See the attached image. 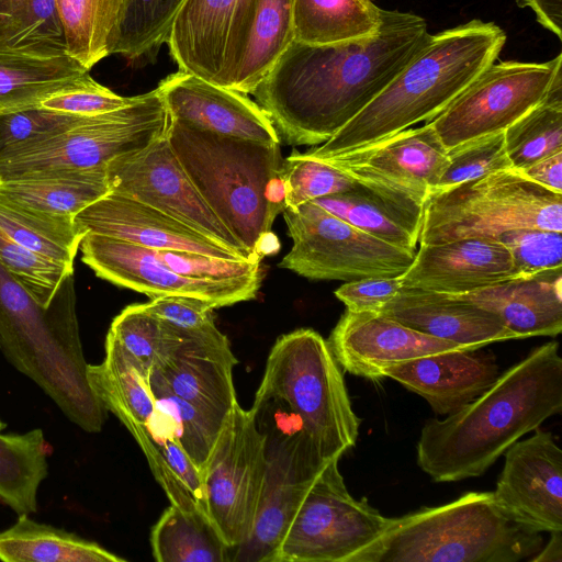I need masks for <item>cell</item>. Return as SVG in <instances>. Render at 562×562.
Wrapping results in <instances>:
<instances>
[{
    "label": "cell",
    "instance_id": "cell-4",
    "mask_svg": "<svg viewBox=\"0 0 562 562\" xmlns=\"http://www.w3.org/2000/svg\"><path fill=\"white\" fill-rule=\"evenodd\" d=\"M167 137L209 207L252 260L278 251L271 227L286 209L280 144L221 135L172 119Z\"/></svg>",
    "mask_w": 562,
    "mask_h": 562
},
{
    "label": "cell",
    "instance_id": "cell-6",
    "mask_svg": "<svg viewBox=\"0 0 562 562\" xmlns=\"http://www.w3.org/2000/svg\"><path fill=\"white\" fill-rule=\"evenodd\" d=\"M251 411L271 415L269 422L255 419L261 430L302 432L325 462L339 460L359 436L340 366L328 342L308 328L277 339Z\"/></svg>",
    "mask_w": 562,
    "mask_h": 562
},
{
    "label": "cell",
    "instance_id": "cell-10",
    "mask_svg": "<svg viewBox=\"0 0 562 562\" xmlns=\"http://www.w3.org/2000/svg\"><path fill=\"white\" fill-rule=\"evenodd\" d=\"M393 518L347 490L338 459L328 461L305 494L276 562H362Z\"/></svg>",
    "mask_w": 562,
    "mask_h": 562
},
{
    "label": "cell",
    "instance_id": "cell-17",
    "mask_svg": "<svg viewBox=\"0 0 562 562\" xmlns=\"http://www.w3.org/2000/svg\"><path fill=\"white\" fill-rule=\"evenodd\" d=\"M79 248L82 261L99 278L153 299L193 296L218 308L255 299L262 280L210 281L184 277L165 265L155 249L95 233H87Z\"/></svg>",
    "mask_w": 562,
    "mask_h": 562
},
{
    "label": "cell",
    "instance_id": "cell-20",
    "mask_svg": "<svg viewBox=\"0 0 562 562\" xmlns=\"http://www.w3.org/2000/svg\"><path fill=\"white\" fill-rule=\"evenodd\" d=\"M327 342L344 370L371 380L384 378V372L397 363L447 350L472 349L415 330L380 312L347 308Z\"/></svg>",
    "mask_w": 562,
    "mask_h": 562
},
{
    "label": "cell",
    "instance_id": "cell-24",
    "mask_svg": "<svg viewBox=\"0 0 562 562\" xmlns=\"http://www.w3.org/2000/svg\"><path fill=\"white\" fill-rule=\"evenodd\" d=\"M77 226L155 250H180L244 260L178 220L134 199L108 193L75 217Z\"/></svg>",
    "mask_w": 562,
    "mask_h": 562
},
{
    "label": "cell",
    "instance_id": "cell-51",
    "mask_svg": "<svg viewBox=\"0 0 562 562\" xmlns=\"http://www.w3.org/2000/svg\"><path fill=\"white\" fill-rule=\"evenodd\" d=\"M403 288L402 274L370 277L347 281L335 291L347 310L353 312H381Z\"/></svg>",
    "mask_w": 562,
    "mask_h": 562
},
{
    "label": "cell",
    "instance_id": "cell-53",
    "mask_svg": "<svg viewBox=\"0 0 562 562\" xmlns=\"http://www.w3.org/2000/svg\"><path fill=\"white\" fill-rule=\"evenodd\" d=\"M517 4L532 9L538 22L561 38L562 0H517Z\"/></svg>",
    "mask_w": 562,
    "mask_h": 562
},
{
    "label": "cell",
    "instance_id": "cell-18",
    "mask_svg": "<svg viewBox=\"0 0 562 562\" xmlns=\"http://www.w3.org/2000/svg\"><path fill=\"white\" fill-rule=\"evenodd\" d=\"M237 359L216 325L184 330L169 324V334L149 369V380L176 396L226 419L238 404L233 381Z\"/></svg>",
    "mask_w": 562,
    "mask_h": 562
},
{
    "label": "cell",
    "instance_id": "cell-11",
    "mask_svg": "<svg viewBox=\"0 0 562 562\" xmlns=\"http://www.w3.org/2000/svg\"><path fill=\"white\" fill-rule=\"evenodd\" d=\"M293 245L279 263L312 280L351 281L403 274L416 251L379 239L313 202L283 211Z\"/></svg>",
    "mask_w": 562,
    "mask_h": 562
},
{
    "label": "cell",
    "instance_id": "cell-55",
    "mask_svg": "<svg viewBox=\"0 0 562 562\" xmlns=\"http://www.w3.org/2000/svg\"><path fill=\"white\" fill-rule=\"evenodd\" d=\"M5 428V424L0 419V431Z\"/></svg>",
    "mask_w": 562,
    "mask_h": 562
},
{
    "label": "cell",
    "instance_id": "cell-32",
    "mask_svg": "<svg viewBox=\"0 0 562 562\" xmlns=\"http://www.w3.org/2000/svg\"><path fill=\"white\" fill-rule=\"evenodd\" d=\"M7 199L52 216L75 220L87 206L110 193L105 168L46 171L1 181Z\"/></svg>",
    "mask_w": 562,
    "mask_h": 562
},
{
    "label": "cell",
    "instance_id": "cell-44",
    "mask_svg": "<svg viewBox=\"0 0 562 562\" xmlns=\"http://www.w3.org/2000/svg\"><path fill=\"white\" fill-rule=\"evenodd\" d=\"M0 265L42 305L49 306L74 268L44 257L0 232Z\"/></svg>",
    "mask_w": 562,
    "mask_h": 562
},
{
    "label": "cell",
    "instance_id": "cell-38",
    "mask_svg": "<svg viewBox=\"0 0 562 562\" xmlns=\"http://www.w3.org/2000/svg\"><path fill=\"white\" fill-rule=\"evenodd\" d=\"M66 53L90 70L110 55L123 0H55Z\"/></svg>",
    "mask_w": 562,
    "mask_h": 562
},
{
    "label": "cell",
    "instance_id": "cell-36",
    "mask_svg": "<svg viewBox=\"0 0 562 562\" xmlns=\"http://www.w3.org/2000/svg\"><path fill=\"white\" fill-rule=\"evenodd\" d=\"M48 446L42 429L0 432V499L18 515L37 509V491L48 473Z\"/></svg>",
    "mask_w": 562,
    "mask_h": 562
},
{
    "label": "cell",
    "instance_id": "cell-28",
    "mask_svg": "<svg viewBox=\"0 0 562 562\" xmlns=\"http://www.w3.org/2000/svg\"><path fill=\"white\" fill-rule=\"evenodd\" d=\"M245 0H184L167 38L181 71L218 86L228 32Z\"/></svg>",
    "mask_w": 562,
    "mask_h": 562
},
{
    "label": "cell",
    "instance_id": "cell-46",
    "mask_svg": "<svg viewBox=\"0 0 562 562\" xmlns=\"http://www.w3.org/2000/svg\"><path fill=\"white\" fill-rule=\"evenodd\" d=\"M108 334L150 369L169 334V324L143 304L126 306L111 323Z\"/></svg>",
    "mask_w": 562,
    "mask_h": 562
},
{
    "label": "cell",
    "instance_id": "cell-15",
    "mask_svg": "<svg viewBox=\"0 0 562 562\" xmlns=\"http://www.w3.org/2000/svg\"><path fill=\"white\" fill-rule=\"evenodd\" d=\"M262 432L266 436V476L251 532L231 552L233 562H276L305 494L327 463L302 432Z\"/></svg>",
    "mask_w": 562,
    "mask_h": 562
},
{
    "label": "cell",
    "instance_id": "cell-31",
    "mask_svg": "<svg viewBox=\"0 0 562 562\" xmlns=\"http://www.w3.org/2000/svg\"><path fill=\"white\" fill-rule=\"evenodd\" d=\"M311 202L379 239L416 251L424 206L394 201L361 183Z\"/></svg>",
    "mask_w": 562,
    "mask_h": 562
},
{
    "label": "cell",
    "instance_id": "cell-3",
    "mask_svg": "<svg viewBox=\"0 0 562 562\" xmlns=\"http://www.w3.org/2000/svg\"><path fill=\"white\" fill-rule=\"evenodd\" d=\"M505 42L498 25L480 20L430 35L363 110L303 155L328 159L431 121L495 61Z\"/></svg>",
    "mask_w": 562,
    "mask_h": 562
},
{
    "label": "cell",
    "instance_id": "cell-29",
    "mask_svg": "<svg viewBox=\"0 0 562 562\" xmlns=\"http://www.w3.org/2000/svg\"><path fill=\"white\" fill-rule=\"evenodd\" d=\"M95 81L68 54L0 50V113L40 106L47 98Z\"/></svg>",
    "mask_w": 562,
    "mask_h": 562
},
{
    "label": "cell",
    "instance_id": "cell-45",
    "mask_svg": "<svg viewBox=\"0 0 562 562\" xmlns=\"http://www.w3.org/2000/svg\"><path fill=\"white\" fill-rule=\"evenodd\" d=\"M508 168L513 167L505 149L504 131L482 135L447 150V165L430 192Z\"/></svg>",
    "mask_w": 562,
    "mask_h": 562
},
{
    "label": "cell",
    "instance_id": "cell-50",
    "mask_svg": "<svg viewBox=\"0 0 562 562\" xmlns=\"http://www.w3.org/2000/svg\"><path fill=\"white\" fill-rule=\"evenodd\" d=\"M144 307L168 324L184 330H201L215 326L213 311L209 301L186 296L166 295L143 303Z\"/></svg>",
    "mask_w": 562,
    "mask_h": 562
},
{
    "label": "cell",
    "instance_id": "cell-8",
    "mask_svg": "<svg viewBox=\"0 0 562 562\" xmlns=\"http://www.w3.org/2000/svg\"><path fill=\"white\" fill-rule=\"evenodd\" d=\"M521 227L562 232V193L508 168L430 192L424 202L418 243L496 240Z\"/></svg>",
    "mask_w": 562,
    "mask_h": 562
},
{
    "label": "cell",
    "instance_id": "cell-30",
    "mask_svg": "<svg viewBox=\"0 0 562 562\" xmlns=\"http://www.w3.org/2000/svg\"><path fill=\"white\" fill-rule=\"evenodd\" d=\"M104 348L103 361L88 364L90 387L103 407L134 434L144 428L156 413L149 369L110 334Z\"/></svg>",
    "mask_w": 562,
    "mask_h": 562
},
{
    "label": "cell",
    "instance_id": "cell-35",
    "mask_svg": "<svg viewBox=\"0 0 562 562\" xmlns=\"http://www.w3.org/2000/svg\"><path fill=\"white\" fill-rule=\"evenodd\" d=\"M153 557L158 562H228L229 548L201 510L171 505L150 532Z\"/></svg>",
    "mask_w": 562,
    "mask_h": 562
},
{
    "label": "cell",
    "instance_id": "cell-47",
    "mask_svg": "<svg viewBox=\"0 0 562 562\" xmlns=\"http://www.w3.org/2000/svg\"><path fill=\"white\" fill-rule=\"evenodd\" d=\"M83 117L34 106L0 113V156L24 145L45 139Z\"/></svg>",
    "mask_w": 562,
    "mask_h": 562
},
{
    "label": "cell",
    "instance_id": "cell-2",
    "mask_svg": "<svg viewBox=\"0 0 562 562\" xmlns=\"http://www.w3.org/2000/svg\"><path fill=\"white\" fill-rule=\"evenodd\" d=\"M562 411V359L549 341L499 373L474 401L447 418L428 419L417 463L434 481L480 476L517 440Z\"/></svg>",
    "mask_w": 562,
    "mask_h": 562
},
{
    "label": "cell",
    "instance_id": "cell-25",
    "mask_svg": "<svg viewBox=\"0 0 562 562\" xmlns=\"http://www.w3.org/2000/svg\"><path fill=\"white\" fill-rule=\"evenodd\" d=\"M498 375L495 357L482 348L441 351L397 363L384 372V378L424 397L439 415L460 411Z\"/></svg>",
    "mask_w": 562,
    "mask_h": 562
},
{
    "label": "cell",
    "instance_id": "cell-54",
    "mask_svg": "<svg viewBox=\"0 0 562 562\" xmlns=\"http://www.w3.org/2000/svg\"><path fill=\"white\" fill-rule=\"evenodd\" d=\"M562 530L551 531L548 543L535 554L533 562H562Z\"/></svg>",
    "mask_w": 562,
    "mask_h": 562
},
{
    "label": "cell",
    "instance_id": "cell-43",
    "mask_svg": "<svg viewBox=\"0 0 562 562\" xmlns=\"http://www.w3.org/2000/svg\"><path fill=\"white\" fill-rule=\"evenodd\" d=\"M282 177L286 188V207L292 210L317 198L346 192L360 184L348 171L299 151H292L283 159Z\"/></svg>",
    "mask_w": 562,
    "mask_h": 562
},
{
    "label": "cell",
    "instance_id": "cell-22",
    "mask_svg": "<svg viewBox=\"0 0 562 562\" xmlns=\"http://www.w3.org/2000/svg\"><path fill=\"white\" fill-rule=\"evenodd\" d=\"M157 90L172 120L221 135L280 144L271 120L245 93L181 70L164 79Z\"/></svg>",
    "mask_w": 562,
    "mask_h": 562
},
{
    "label": "cell",
    "instance_id": "cell-49",
    "mask_svg": "<svg viewBox=\"0 0 562 562\" xmlns=\"http://www.w3.org/2000/svg\"><path fill=\"white\" fill-rule=\"evenodd\" d=\"M135 97H122L97 81L56 93L45 99L40 106L75 116H94L131 104Z\"/></svg>",
    "mask_w": 562,
    "mask_h": 562
},
{
    "label": "cell",
    "instance_id": "cell-5",
    "mask_svg": "<svg viewBox=\"0 0 562 562\" xmlns=\"http://www.w3.org/2000/svg\"><path fill=\"white\" fill-rule=\"evenodd\" d=\"M0 350L70 422L88 432L102 429L108 411L88 381L72 274L44 306L0 265Z\"/></svg>",
    "mask_w": 562,
    "mask_h": 562
},
{
    "label": "cell",
    "instance_id": "cell-26",
    "mask_svg": "<svg viewBox=\"0 0 562 562\" xmlns=\"http://www.w3.org/2000/svg\"><path fill=\"white\" fill-rule=\"evenodd\" d=\"M380 313L426 335L472 349L517 339L495 314L445 293L402 288Z\"/></svg>",
    "mask_w": 562,
    "mask_h": 562
},
{
    "label": "cell",
    "instance_id": "cell-21",
    "mask_svg": "<svg viewBox=\"0 0 562 562\" xmlns=\"http://www.w3.org/2000/svg\"><path fill=\"white\" fill-rule=\"evenodd\" d=\"M294 41L293 0H245L233 18L218 86L252 94Z\"/></svg>",
    "mask_w": 562,
    "mask_h": 562
},
{
    "label": "cell",
    "instance_id": "cell-42",
    "mask_svg": "<svg viewBox=\"0 0 562 562\" xmlns=\"http://www.w3.org/2000/svg\"><path fill=\"white\" fill-rule=\"evenodd\" d=\"M156 407L170 419L172 434L202 473L225 420L184 401L149 380Z\"/></svg>",
    "mask_w": 562,
    "mask_h": 562
},
{
    "label": "cell",
    "instance_id": "cell-14",
    "mask_svg": "<svg viewBox=\"0 0 562 562\" xmlns=\"http://www.w3.org/2000/svg\"><path fill=\"white\" fill-rule=\"evenodd\" d=\"M105 170L110 193L153 206L243 259L254 261L191 182L170 146L167 133L138 153L113 159Z\"/></svg>",
    "mask_w": 562,
    "mask_h": 562
},
{
    "label": "cell",
    "instance_id": "cell-16",
    "mask_svg": "<svg viewBox=\"0 0 562 562\" xmlns=\"http://www.w3.org/2000/svg\"><path fill=\"white\" fill-rule=\"evenodd\" d=\"M394 201L424 206L447 165V149L429 122L323 159Z\"/></svg>",
    "mask_w": 562,
    "mask_h": 562
},
{
    "label": "cell",
    "instance_id": "cell-13",
    "mask_svg": "<svg viewBox=\"0 0 562 562\" xmlns=\"http://www.w3.org/2000/svg\"><path fill=\"white\" fill-rule=\"evenodd\" d=\"M561 64V54L544 63H493L429 123L447 150L505 131L544 99Z\"/></svg>",
    "mask_w": 562,
    "mask_h": 562
},
{
    "label": "cell",
    "instance_id": "cell-37",
    "mask_svg": "<svg viewBox=\"0 0 562 562\" xmlns=\"http://www.w3.org/2000/svg\"><path fill=\"white\" fill-rule=\"evenodd\" d=\"M0 232L15 243L70 268L86 235L75 220L32 210L1 193Z\"/></svg>",
    "mask_w": 562,
    "mask_h": 562
},
{
    "label": "cell",
    "instance_id": "cell-40",
    "mask_svg": "<svg viewBox=\"0 0 562 562\" xmlns=\"http://www.w3.org/2000/svg\"><path fill=\"white\" fill-rule=\"evenodd\" d=\"M505 149L514 169L562 150V70L544 99L504 131Z\"/></svg>",
    "mask_w": 562,
    "mask_h": 562
},
{
    "label": "cell",
    "instance_id": "cell-34",
    "mask_svg": "<svg viewBox=\"0 0 562 562\" xmlns=\"http://www.w3.org/2000/svg\"><path fill=\"white\" fill-rule=\"evenodd\" d=\"M381 9L372 0H293L295 41L333 44L372 35Z\"/></svg>",
    "mask_w": 562,
    "mask_h": 562
},
{
    "label": "cell",
    "instance_id": "cell-39",
    "mask_svg": "<svg viewBox=\"0 0 562 562\" xmlns=\"http://www.w3.org/2000/svg\"><path fill=\"white\" fill-rule=\"evenodd\" d=\"M0 50L64 55L55 0H0Z\"/></svg>",
    "mask_w": 562,
    "mask_h": 562
},
{
    "label": "cell",
    "instance_id": "cell-52",
    "mask_svg": "<svg viewBox=\"0 0 562 562\" xmlns=\"http://www.w3.org/2000/svg\"><path fill=\"white\" fill-rule=\"evenodd\" d=\"M529 180L562 193V150L518 169Z\"/></svg>",
    "mask_w": 562,
    "mask_h": 562
},
{
    "label": "cell",
    "instance_id": "cell-19",
    "mask_svg": "<svg viewBox=\"0 0 562 562\" xmlns=\"http://www.w3.org/2000/svg\"><path fill=\"white\" fill-rule=\"evenodd\" d=\"M504 454L493 492L502 512L538 532L562 530V451L553 435L537 428Z\"/></svg>",
    "mask_w": 562,
    "mask_h": 562
},
{
    "label": "cell",
    "instance_id": "cell-48",
    "mask_svg": "<svg viewBox=\"0 0 562 562\" xmlns=\"http://www.w3.org/2000/svg\"><path fill=\"white\" fill-rule=\"evenodd\" d=\"M562 232L536 227L507 231L497 237L520 276L562 267Z\"/></svg>",
    "mask_w": 562,
    "mask_h": 562
},
{
    "label": "cell",
    "instance_id": "cell-1",
    "mask_svg": "<svg viewBox=\"0 0 562 562\" xmlns=\"http://www.w3.org/2000/svg\"><path fill=\"white\" fill-rule=\"evenodd\" d=\"M429 36L422 16L381 9L372 35L324 45L294 41L252 94L288 145H321L363 110Z\"/></svg>",
    "mask_w": 562,
    "mask_h": 562
},
{
    "label": "cell",
    "instance_id": "cell-41",
    "mask_svg": "<svg viewBox=\"0 0 562 562\" xmlns=\"http://www.w3.org/2000/svg\"><path fill=\"white\" fill-rule=\"evenodd\" d=\"M184 0H123L110 55L130 59L166 43L173 19Z\"/></svg>",
    "mask_w": 562,
    "mask_h": 562
},
{
    "label": "cell",
    "instance_id": "cell-7",
    "mask_svg": "<svg viewBox=\"0 0 562 562\" xmlns=\"http://www.w3.org/2000/svg\"><path fill=\"white\" fill-rule=\"evenodd\" d=\"M542 547L540 532L508 518L493 492L393 518L362 562H518Z\"/></svg>",
    "mask_w": 562,
    "mask_h": 562
},
{
    "label": "cell",
    "instance_id": "cell-9",
    "mask_svg": "<svg viewBox=\"0 0 562 562\" xmlns=\"http://www.w3.org/2000/svg\"><path fill=\"white\" fill-rule=\"evenodd\" d=\"M170 117L157 90L135 95L121 109L87 116L68 128L0 156V182L46 171L105 168L113 159L138 153L168 130Z\"/></svg>",
    "mask_w": 562,
    "mask_h": 562
},
{
    "label": "cell",
    "instance_id": "cell-33",
    "mask_svg": "<svg viewBox=\"0 0 562 562\" xmlns=\"http://www.w3.org/2000/svg\"><path fill=\"white\" fill-rule=\"evenodd\" d=\"M0 531L4 562H124L99 543L63 528L33 520L26 514Z\"/></svg>",
    "mask_w": 562,
    "mask_h": 562
},
{
    "label": "cell",
    "instance_id": "cell-27",
    "mask_svg": "<svg viewBox=\"0 0 562 562\" xmlns=\"http://www.w3.org/2000/svg\"><path fill=\"white\" fill-rule=\"evenodd\" d=\"M495 314L517 339L562 330V267L456 295Z\"/></svg>",
    "mask_w": 562,
    "mask_h": 562
},
{
    "label": "cell",
    "instance_id": "cell-23",
    "mask_svg": "<svg viewBox=\"0 0 562 562\" xmlns=\"http://www.w3.org/2000/svg\"><path fill=\"white\" fill-rule=\"evenodd\" d=\"M520 277L509 250L498 240L463 238L422 245L402 274L403 288L467 294Z\"/></svg>",
    "mask_w": 562,
    "mask_h": 562
},
{
    "label": "cell",
    "instance_id": "cell-12",
    "mask_svg": "<svg viewBox=\"0 0 562 562\" xmlns=\"http://www.w3.org/2000/svg\"><path fill=\"white\" fill-rule=\"evenodd\" d=\"M267 471L266 436L239 404L201 473L207 515L231 552L249 537Z\"/></svg>",
    "mask_w": 562,
    "mask_h": 562
}]
</instances>
